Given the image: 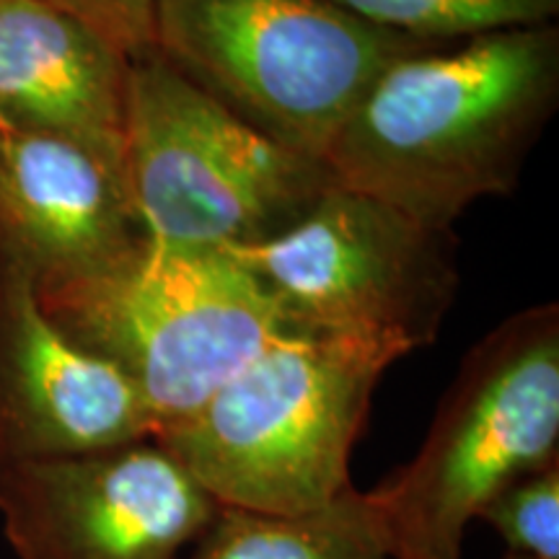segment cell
I'll return each instance as SVG.
<instances>
[{
	"label": "cell",
	"instance_id": "6da1fadb",
	"mask_svg": "<svg viewBox=\"0 0 559 559\" xmlns=\"http://www.w3.org/2000/svg\"><path fill=\"white\" fill-rule=\"evenodd\" d=\"M559 102V29L513 26L438 41L376 75L324 153L334 185L451 228L519 185Z\"/></svg>",
	"mask_w": 559,
	"mask_h": 559
},
{
	"label": "cell",
	"instance_id": "7a4b0ae2",
	"mask_svg": "<svg viewBox=\"0 0 559 559\" xmlns=\"http://www.w3.org/2000/svg\"><path fill=\"white\" fill-rule=\"evenodd\" d=\"M52 324L115 368L153 417V436L194 415L285 334L262 285L221 249L145 236L102 267L34 280Z\"/></svg>",
	"mask_w": 559,
	"mask_h": 559
},
{
	"label": "cell",
	"instance_id": "3957f363",
	"mask_svg": "<svg viewBox=\"0 0 559 559\" xmlns=\"http://www.w3.org/2000/svg\"><path fill=\"white\" fill-rule=\"evenodd\" d=\"M394 360L373 342L285 332L153 440L223 508L311 513L353 487L349 451Z\"/></svg>",
	"mask_w": 559,
	"mask_h": 559
},
{
	"label": "cell",
	"instance_id": "277c9868",
	"mask_svg": "<svg viewBox=\"0 0 559 559\" xmlns=\"http://www.w3.org/2000/svg\"><path fill=\"white\" fill-rule=\"evenodd\" d=\"M559 306L523 309L481 337L423 449L366 492L394 559H461L466 526L502 487L559 461Z\"/></svg>",
	"mask_w": 559,
	"mask_h": 559
},
{
	"label": "cell",
	"instance_id": "5b68a950",
	"mask_svg": "<svg viewBox=\"0 0 559 559\" xmlns=\"http://www.w3.org/2000/svg\"><path fill=\"white\" fill-rule=\"evenodd\" d=\"M430 45L332 0H158L153 47L260 135L324 164L376 75Z\"/></svg>",
	"mask_w": 559,
	"mask_h": 559
},
{
	"label": "cell",
	"instance_id": "8992f818",
	"mask_svg": "<svg viewBox=\"0 0 559 559\" xmlns=\"http://www.w3.org/2000/svg\"><path fill=\"white\" fill-rule=\"evenodd\" d=\"M124 181L148 239L226 251L296 226L332 177L230 115L153 47L130 60Z\"/></svg>",
	"mask_w": 559,
	"mask_h": 559
},
{
	"label": "cell",
	"instance_id": "52a82bcc",
	"mask_svg": "<svg viewBox=\"0 0 559 559\" xmlns=\"http://www.w3.org/2000/svg\"><path fill=\"white\" fill-rule=\"evenodd\" d=\"M226 254L262 285L285 332L373 342L400 358L436 342L459 290L451 228L334 181L296 226Z\"/></svg>",
	"mask_w": 559,
	"mask_h": 559
},
{
	"label": "cell",
	"instance_id": "ba28073f",
	"mask_svg": "<svg viewBox=\"0 0 559 559\" xmlns=\"http://www.w3.org/2000/svg\"><path fill=\"white\" fill-rule=\"evenodd\" d=\"M218 508L153 438L0 466L19 559H179Z\"/></svg>",
	"mask_w": 559,
	"mask_h": 559
},
{
	"label": "cell",
	"instance_id": "9c48e42d",
	"mask_svg": "<svg viewBox=\"0 0 559 559\" xmlns=\"http://www.w3.org/2000/svg\"><path fill=\"white\" fill-rule=\"evenodd\" d=\"M128 381L41 309L34 272L0 241V466L153 438Z\"/></svg>",
	"mask_w": 559,
	"mask_h": 559
},
{
	"label": "cell",
	"instance_id": "30bf717a",
	"mask_svg": "<svg viewBox=\"0 0 559 559\" xmlns=\"http://www.w3.org/2000/svg\"><path fill=\"white\" fill-rule=\"evenodd\" d=\"M145 239L120 166L73 140H0V241L34 280L102 267Z\"/></svg>",
	"mask_w": 559,
	"mask_h": 559
},
{
	"label": "cell",
	"instance_id": "8fae6325",
	"mask_svg": "<svg viewBox=\"0 0 559 559\" xmlns=\"http://www.w3.org/2000/svg\"><path fill=\"white\" fill-rule=\"evenodd\" d=\"M130 60L45 0H0V122L58 135L124 171Z\"/></svg>",
	"mask_w": 559,
	"mask_h": 559
},
{
	"label": "cell",
	"instance_id": "7c38bea8",
	"mask_svg": "<svg viewBox=\"0 0 559 559\" xmlns=\"http://www.w3.org/2000/svg\"><path fill=\"white\" fill-rule=\"evenodd\" d=\"M185 559H394L366 492L349 487L326 508L277 515L218 508Z\"/></svg>",
	"mask_w": 559,
	"mask_h": 559
},
{
	"label": "cell",
	"instance_id": "4fadbf2b",
	"mask_svg": "<svg viewBox=\"0 0 559 559\" xmlns=\"http://www.w3.org/2000/svg\"><path fill=\"white\" fill-rule=\"evenodd\" d=\"M368 24L428 41L549 24L559 0H332Z\"/></svg>",
	"mask_w": 559,
	"mask_h": 559
},
{
	"label": "cell",
	"instance_id": "5bb4252c",
	"mask_svg": "<svg viewBox=\"0 0 559 559\" xmlns=\"http://www.w3.org/2000/svg\"><path fill=\"white\" fill-rule=\"evenodd\" d=\"M508 551L559 559V461L513 479L479 510Z\"/></svg>",
	"mask_w": 559,
	"mask_h": 559
},
{
	"label": "cell",
	"instance_id": "9a60e30c",
	"mask_svg": "<svg viewBox=\"0 0 559 559\" xmlns=\"http://www.w3.org/2000/svg\"><path fill=\"white\" fill-rule=\"evenodd\" d=\"M132 60L156 45L158 0H45Z\"/></svg>",
	"mask_w": 559,
	"mask_h": 559
},
{
	"label": "cell",
	"instance_id": "2e32d148",
	"mask_svg": "<svg viewBox=\"0 0 559 559\" xmlns=\"http://www.w3.org/2000/svg\"><path fill=\"white\" fill-rule=\"evenodd\" d=\"M506 559H534V557H528V555H519V551H508Z\"/></svg>",
	"mask_w": 559,
	"mask_h": 559
},
{
	"label": "cell",
	"instance_id": "e0dca14e",
	"mask_svg": "<svg viewBox=\"0 0 559 559\" xmlns=\"http://www.w3.org/2000/svg\"><path fill=\"white\" fill-rule=\"evenodd\" d=\"M11 128H5V124L3 122H0V140H3L5 138V132H9Z\"/></svg>",
	"mask_w": 559,
	"mask_h": 559
}]
</instances>
